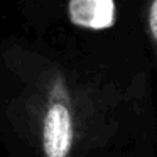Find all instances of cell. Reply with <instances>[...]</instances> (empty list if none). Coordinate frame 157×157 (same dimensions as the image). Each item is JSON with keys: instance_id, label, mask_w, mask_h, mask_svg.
Wrapping results in <instances>:
<instances>
[{"instance_id": "1", "label": "cell", "mask_w": 157, "mask_h": 157, "mask_svg": "<svg viewBox=\"0 0 157 157\" xmlns=\"http://www.w3.org/2000/svg\"><path fill=\"white\" fill-rule=\"evenodd\" d=\"M31 125L41 157H78L93 125V101L64 71L37 75L27 95Z\"/></svg>"}, {"instance_id": "2", "label": "cell", "mask_w": 157, "mask_h": 157, "mask_svg": "<svg viewBox=\"0 0 157 157\" xmlns=\"http://www.w3.org/2000/svg\"><path fill=\"white\" fill-rule=\"evenodd\" d=\"M145 29L157 61V0H147L145 4Z\"/></svg>"}]
</instances>
